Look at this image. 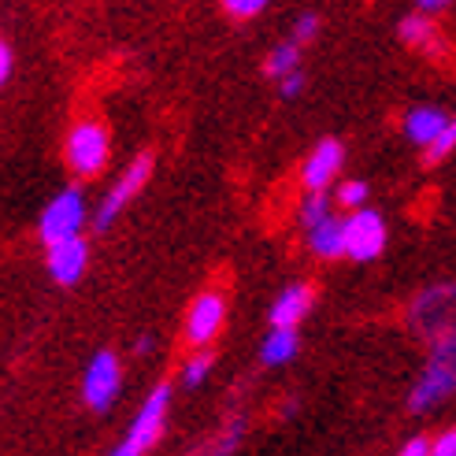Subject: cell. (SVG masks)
Segmentation results:
<instances>
[{
	"instance_id": "obj_11",
	"label": "cell",
	"mask_w": 456,
	"mask_h": 456,
	"mask_svg": "<svg viewBox=\"0 0 456 456\" xmlns=\"http://www.w3.org/2000/svg\"><path fill=\"white\" fill-rule=\"evenodd\" d=\"M312 301H315L312 286L305 282L286 286L275 297V305H271V330H297V323L312 312Z\"/></svg>"
},
{
	"instance_id": "obj_2",
	"label": "cell",
	"mask_w": 456,
	"mask_h": 456,
	"mask_svg": "<svg viewBox=\"0 0 456 456\" xmlns=\"http://www.w3.org/2000/svg\"><path fill=\"white\" fill-rule=\"evenodd\" d=\"M63 159L75 178H97L108 164V130L101 119H78L67 130Z\"/></svg>"
},
{
	"instance_id": "obj_12",
	"label": "cell",
	"mask_w": 456,
	"mask_h": 456,
	"mask_svg": "<svg viewBox=\"0 0 456 456\" xmlns=\"http://www.w3.org/2000/svg\"><path fill=\"white\" fill-rule=\"evenodd\" d=\"M86 264H89V245H86L82 238L49 248V275H53L60 286H75V282L82 279Z\"/></svg>"
},
{
	"instance_id": "obj_24",
	"label": "cell",
	"mask_w": 456,
	"mask_h": 456,
	"mask_svg": "<svg viewBox=\"0 0 456 456\" xmlns=\"http://www.w3.org/2000/svg\"><path fill=\"white\" fill-rule=\"evenodd\" d=\"M319 34V19L308 12V15H301L297 22H293V41H297V45H305V41H312Z\"/></svg>"
},
{
	"instance_id": "obj_23",
	"label": "cell",
	"mask_w": 456,
	"mask_h": 456,
	"mask_svg": "<svg viewBox=\"0 0 456 456\" xmlns=\"http://www.w3.org/2000/svg\"><path fill=\"white\" fill-rule=\"evenodd\" d=\"M267 4L264 0H223V12L231 15V19H253V15H260Z\"/></svg>"
},
{
	"instance_id": "obj_26",
	"label": "cell",
	"mask_w": 456,
	"mask_h": 456,
	"mask_svg": "<svg viewBox=\"0 0 456 456\" xmlns=\"http://www.w3.org/2000/svg\"><path fill=\"white\" fill-rule=\"evenodd\" d=\"M279 94H282L286 101H293V97H301V94H305V75L297 71V75H289V78H282V82H279Z\"/></svg>"
},
{
	"instance_id": "obj_3",
	"label": "cell",
	"mask_w": 456,
	"mask_h": 456,
	"mask_svg": "<svg viewBox=\"0 0 456 456\" xmlns=\"http://www.w3.org/2000/svg\"><path fill=\"white\" fill-rule=\"evenodd\" d=\"M82 226H86V193L78 186H67L60 190L49 204L41 208L37 219V234L45 245H63V241H75L82 238Z\"/></svg>"
},
{
	"instance_id": "obj_16",
	"label": "cell",
	"mask_w": 456,
	"mask_h": 456,
	"mask_svg": "<svg viewBox=\"0 0 456 456\" xmlns=\"http://www.w3.org/2000/svg\"><path fill=\"white\" fill-rule=\"evenodd\" d=\"M297 67H301V45L297 41H279L275 49L267 53V60H264V75L267 78H289V75H297Z\"/></svg>"
},
{
	"instance_id": "obj_29",
	"label": "cell",
	"mask_w": 456,
	"mask_h": 456,
	"mask_svg": "<svg viewBox=\"0 0 456 456\" xmlns=\"http://www.w3.org/2000/svg\"><path fill=\"white\" fill-rule=\"evenodd\" d=\"M445 8H449L445 0H419V4H416V12L427 15V19H430V15H438V12H445Z\"/></svg>"
},
{
	"instance_id": "obj_14",
	"label": "cell",
	"mask_w": 456,
	"mask_h": 456,
	"mask_svg": "<svg viewBox=\"0 0 456 456\" xmlns=\"http://www.w3.org/2000/svg\"><path fill=\"white\" fill-rule=\"evenodd\" d=\"M397 34H401V41L404 45H412L416 53H423V56H442L445 53V37H442V30L435 27V19H427V15H404L401 19V27H397Z\"/></svg>"
},
{
	"instance_id": "obj_18",
	"label": "cell",
	"mask_w": 456,
	"mask_h": 456,
	"mask_svg": "<svg viewBox=\"0 0 456 456\" xmlns=\"http://www.w3.org/2000/svg\"><path fill=\"white\" fill-rule=\"evenodd\" d=\"M241 435H245V419L241 416H231V419H226V427H223V435H216L200 456H231L241 445Z\"/></svg>"
},
{
	"instance_id": "obj_27",
	"label": "cell",
	"mask_w": 456,
	"mask_h": 456,
	"mask_svg": "<svg viewBox=\"0 0 456 456\" xmlns=\"http://www.w3.org/2000/svg\"><path fill=\"white\" fill-rule=\"evenodd\" d=\"M12 67H15L12 41H0V82H8V78H12Z\"/></svg>"
},
{
	"instance_id": "obj_4",
	"label": "cell",
	"mask_w": 456,
	"mask_h": 456,
	"mask_svg": "<svg viewBox=\"0 0 456 456\" xmlns=\"http://www.w3.org/2000/svg\"><path fill=\"white\" fill-rule=\"evenodd\" d=\"M452 323H456V282L427 286L423 293L412 297V305H408V327L427 341L442 338Z\"/></svg>"
},
{
	"instance_id": "obj_17",
	"label": "cell",
	"mask_w": 456,
	"mask_h": 456,
	"mask_svg": "<svg viewBox=\"0 0 456 456\" xmlns=\"http://www.w3.org/2000/svg\"><path fill=\"white\" fill-rule=\"evenodd\" d=\"M293 356H297V330H267V338L260 341V360L267 368H279Z\"/></svg>"
},
{
	"instance_id": "obj_5",
	"label": "cell",
	"mask_w": 456,
	"mask_h": 456,
	"mask_svg": "<svg viewBox=\"0 0 456 456\" xmlns=\"http://www.w3.org/2000/svg\"><path fill=\"white\" fill-rule=\"evenodd\" d=\"M167 408H171V386L167 382H159L156 390L145 397L142 404V412L134 416V427H130V435L111 449V456H145L159 435H164V423H167Z\"/></svg>"
},
{
	"instance_id": "obj_19",
	"label": "cell",
	"mask_w": 456,
	"mask_h": 456,
	"mask_svg": "<svg viewBox=\"0 0 456 456\" xmlns=\"http://www.w3.org/2000/svg\"><path fill=\"white\" fill-rule=\"evenodd\" d=\"M327 219H334L330 197H327V193H308V197L301 200V223H305V231L312 234L315 226H323Z\"/></svg>"
},
{
	"instance_id": "obj_10",
	"label": "cell",
	"mask_w": 456,
	"mask_h": 456,
	"mask_svg": "<svg viewBox=\"0 0 456 456\" xmlns=\"http://www.w3.org/2000/svg\"><path fill=\"white\" fill-rule=\"evenodd\" d=\"M341 156H346V149H341L338 138H323L305 159V167H301V182H305V190L308 193H323L330 182L338 178V167H341Z\"/></svg>"
},
{
	"instance_id": "obj_22",
	"label": "cell",
	"mask_w": 456,
	"mask_h": 456,
	"mask_svg": "<svg viewBox=\"0 0 456 456\" xmlns=\"http://www.w3.org/2000/svg\"><path fill=\"white\" fill-rule=\"evenodd\" d=\"M452 149H456V119H452V123L445 126V134H442V138H438L435 145H430V149L423 152V164H427V167L442 164V159H445V156H449Z\"/></svg>"
},
{
	"instance_id": "obj_20",
	"label": "cell",
	"mask_w": 456,
	"mask_h": 456,
	"mask_svg": "<svg viewBox=\"0 0 456 456\" xmlns=\"http://www.w3.org/2000/svg\"><path fill=\"white\" fill-rule=\"evenodd\" d=\"M212 363H216V356L208 353V349H200V353H193L186 363H182V386H190V390H197V386L208 379V371H212Z\"/></svg>"
},
{
	"instance_id": "obj_28",
	"label": "cell",
	"mask_w": 456,
	"mask_h": 456,
	"mask_svg": "<svg viewBox=\"0 0 456 456\" xmlns=\"http://www.w3.org/2000/svg\"><path fill=\"white\" fill-rule=\"evenodd\" d=\"M397 456H430V442L427 438H408Z\"/></svg>"
},
{
	"instance_id": "obj_8",
	"label": "cell",
	"mask_w": 456,
	"mask_h": 456,
	"mask_svg": "<svg viewBox=\"0 0 456 456\" xmlns=\"http://www.w3.org/2000/svg\"><path fill=\"white\" fill-rule=\"evenodd\" d=\"M223 323H226V297L216 289H204L200 297H193L186 323H182V334H186V341L200 353L212 346V338L223 330Z\"/></svg>"
},
{
	"instance_id": "obj_15",
	"label": "cell",
	"mask_w": 456,
	"mask_h": 456,
	"mask_svg": "<svg viewBox=\"0 0 456 456\" xmlns=\"http://www.w3.org/2000/svg\"><path fill=\"white\" fill-rule=\"evenodd\" d=\"M308 245H312V253L315 256H323V260H338V256H346V219H327L323 226H315V231L308 234Z\"/></svg>"
},
{
	"instance_id": "obj_6",
	"label": "cell",
	"mask_w": 456,
	"mask_h": 456,
	"mask_svg": "<svg viewBox=\"0 0 456 456\" xmlns=\"http://www.w3.org/2000/svg\"><path fill=\"white\" fill-rule=\"evenodd\" d=\"M149 175H152V152H142L138 159H130V167H126L116 182H111V190L101 197V208H97V219H94V231H97V234L108 231V226L119 219V212L142 193V186L149 182Z\"/></svg>"
},
{
	"instance_id": "obj_1",
	"label": "cell",
	"mask_w": 456,
	"mask_h": 456,
	"mask_svg": "<svg viewBox=\"0 0 456 456\" xmlns=\"http://www.w3.org/2000/svg\"><path fill=\"white\" fill-rule=\"evenodd\" d=\"M456 394V323L430 341L427 349V368L416 379L412 394H408V408L412 412H430L442 401H449Z\"/></svg>"
},
{
	"instance_id": "obj_30",
	"label": "cell",
	"mask_w": 456,
	"mask_h": 456,
	"mask_svg": "<svg viewBox=\"0 0 456 456\" xmlns=\"http://www.w3.org/2000/svg\"><path fill=\"white\" fill-rule=\"evenodd\" d=\"M134 353H138V356H145V353H149V338H142L138 346H134Z\"/></svg>"
},
{
	"instance_id": "obj_25",
	"label": "cell",
	"mask_w": 456,
	"mask_h": 456,
	"mask_svg": "<svg viewBox=\"0 0 456 456\" xmlns=\"http://www.w3.org/2000/svg\"><path fill=\"white\" fill-rule=\"evenodd\" d=\"M430 456H456V427L442 430V435L430 442Z\"/></svg>"
},
{
	"instance_id": "obj_21",
	"label": "cell",
	"mask_w": 456,
	"mask_h": 456,
	"mask_svg": "<svg viewBox=\"0 0 456 456\" xmlns=\"http://www.w3.org/2000/svg\"><path fill=\"white\" fill-rule=\"evenodd\" d=\"M338 204L341 208H349V212H363V204H368V186H363L360 178L341 182L338 186Z\"/></svg>"
},
{
	"instance_id": "obj_9",
	"label": "cell",
	"mask_w": 456,
	"mask_h": 456,
	"mask_svg": "<svg viewBox=\"0 0 456 456\" xmlns=\"http://www.w3.org/2000/svg\"><path fill=\"white\" fill-rule=\"evenodd\" d=\"M386 248V223L379 212L363 208V212H353L346 219V256L368 264L375 260L379 253Z\"/></svg>"
},
{
	"instance_id": "obj_13",
	"label": "cell",
	"mask_w": 456,
	"mask_h": 456,
	"mask_svg": "<svg viewBox=\"0 0 456 456\" xmlns=\"http://www.w3.org/2000/svg\"><path fill=\"white\" fill-rule=\"evenodd\" d=\"M449 123H452V119L445 116L442 108H435V104H419V108H412V111L404 116V134H408V142H416V145L427 152V149L445 134Z\"/></svg>"
},
{
	"instance_id": "obj_7",
	"label": "cell",
	"mask_w": 456,
	"mask_h": 456,
	"mask_svg": "<svg viewBox=\"0 0 456 456\" xmlns=\"http://www.w3.org/2000/svg\"><path fill=\"white\" fill-rule=\"evenodd\" d=\"M119 386H123V363L111 349H101L86 368L82 379V397L94 412H108L111 401L119 397Z\"/></svg>"
}]
</instances>
